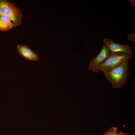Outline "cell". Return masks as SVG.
Returning a JSON list of instances; mask_svg holds the SVG:
<instances>
[{
	"label": "cell",
	"mask_w": 135,
	"mask_h": 135,
	"mask_svg": "<svg viewBox=\"0 0 135 135\" xmlns=\"http://www.w3.org/2000/svg\"><path fill=\"white\" fill-rule=\"evenodd\" d=\"M15 26V24L10 17L5 15L0 16V31H6Z\"/></svg>",
	"instance_id": "obj_7"
},
{
	"label": "cell",
	"mask_w": 135,
	"mask_h": 135,
	"mask_svg": "<svg viewBox=\"0 0 135 135\" xmlns=\"http://www.w3.org/2000/svg\"><path fill=\"white\" fill-rule=\"evenodd\" d=\"M116 135H130V134H127L122 132H120L118 133H117Z\"/></svg>",
	"instance_id": "obj_11"
},
{
	"label": "cell",
	"mask_w": 135,
	"mask_h": 135,
	"mask_svg": "<svg viewBox=\"0 0 135 135\" xmlns=\"http://www.w3.org/2000/svg\"><path fill=\"white\" fill-rule=\"evenodd\" d=\"M17 50L19 54L26 60L36 61L38 59V55L26 45L19 44Z\"/></svg>",
	"instance_id": "obj_6"
},
{
	"label": "cell",
	"mask_w": 135,
	"mask_h": 135,
	"mask_svg": "<svg viewBox=\"0 0 135 135\" xmlns=\"http://www.w3.org/2000/svg\"><path fill=\"white\" fill-rule=\"evenodd\" d=\"M7 15L12 20L16 26L21 25L22 18L20 9L14 3L6 0H0V16Z\"/></svg>",
	"instance_id": "obj_3"
},
{
	"label": "cell",
	"mask_w": 135,
	"mask_h": 135,
	"mask_svg": "<svg viewBox=\"0 0 135 135\" xmlns=\"http://www.w3.org/2000/svg\"><path fill=\"white\" fill-rule=\"evenodd\" d=\"M117 129L116 127L112 126L102 135H116L117 134Z\"/></svg>",
	"instance_id": "obj_8"
},
{
	"label": "cell",
	"mask_w": 135,
	"mask_h": 135,
	"mask_svg": "<svg viewBox=\"0 0 135 135\" xmlns=\"http://www.w3.org/2000/svg\"><path fill=\"white\" fill-rule=\"evenodd\" d=\"M103 72L112 88H122L126 85L130 76L128 61L123 62L110 70Z\"/></svg>",
	"instance_id": "obj_1"
},
{
	"label": "cell",
	"mask_w": 135,
	"mask_h": 135,
	"mask_svg": "<svg viewBox=\"0 0 135 135\" xmlns=\"http://www.w3.org/2000/svg\"><path fill=\"white\" fill-rule=\"evenodd\" d=\"M133 57V54L122 52H110L109 56L98 67L99 71L102 72L110 70L123 62L129 61Z\"/></svg>",
	"instance_id": "obj_2"
},
{
	"label": "cell",
	"mask_w": 135,
	"mask_h": 135,
	"mask_svg": "<svg viewBox=\"0 0 135 135\" xmlns=\"http://www.w3.org/2000/svg\"><path fill=\"white\" fill-rule=\"evenodd\" d=\"M110 52L108 49L104 45L98 54L96 56L93 57L90 61L88 65L89 70H92L97 73L99 71L98 67L110 55Z\"/></svg>",
	"instance_id": "obj_4"
},
{
	"label": "cell",
	"mask_w": 135,
	"mask_h": 135,
	"mask_svg": "<svg viewBox=\"0 0 135 135\" xmlns=\"http://www.w3.org/2000/svg\"><path fill=\"white\" fill-rule=\"evenodd\" d=\"M104 45L110 52H122L128 54H133L131 47L128 45H123L114 42L111 39L107 38L103 40Z\"/></svg>",
	"instance_id": "obj_5"
},
{
	"label": "cell",
	"mask_w": 135,
	"mask_h": 135,
	"mask_svg": "<svg viewBox=\"0 0 135 135\" xmlns=\"http://www.w3.org/2000/svg\"><path fill=\"white\" fill-rule=\"evenodd\" d=\"M127 38L128 40L133 42L135 41V32L130 33L127 36Z\"/></svg>",
	"instance_id": "obj_9"
},
{
	"label": "cell",
	"mask_w": 135,
	"mask_h": 135,
	"mask_svg": "<svg viewBox=\"0 0 135 135\" xmlns=\"http://www.w3.org/2000/svg\"><path fill=\"white\" fill-rule=\"evenodd\" d=\"M132 7H134L135 6V0H128Z\"/></svg>",
	"instance_id": "obj_10"
}]
</instances>
